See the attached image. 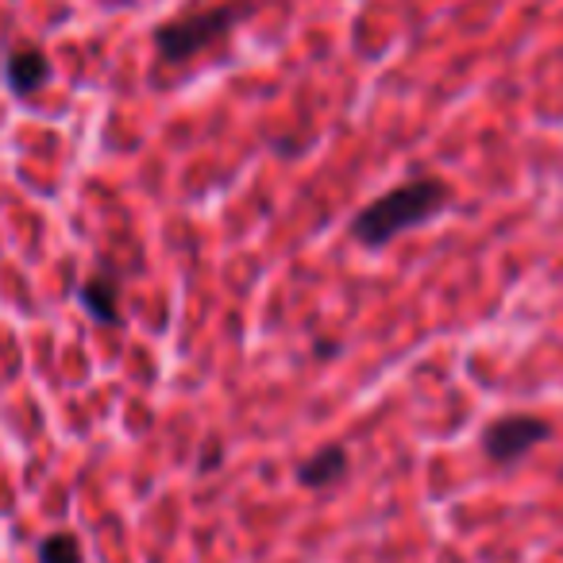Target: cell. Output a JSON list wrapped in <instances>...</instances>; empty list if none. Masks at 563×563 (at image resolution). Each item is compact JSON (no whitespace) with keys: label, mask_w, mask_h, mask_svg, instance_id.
Returning a JSON list of instances; mask_svg holds the SVG:
<instances>
[{"label":"cell","mask_w":563,"mask_h":563,"mask_svg":"<svg viewBox=\"0 0 563 563\" xmlns=\"http://www.w3.org/2000/svg\"><path fill=\"white\" fill-rule=\"evenodd\" d=\"M347 475V452L340 444H329L321 452H313L306 463L298 467V478L306 486H332Z\"/></svg>","instance_id":"8992f818"},{"label":"cell","mask_w":563,"mask_h":563,"mask_svg":"<svg viewBox=\"0 0 563 563\" xmlns=\"http://www.w3.org/2000/svg\"><path fill=\"white\" fill-rule=\"evenodd\" d=\"M448 205V186L437 178H413L394 186L390 194L375 197L360 217L352 220V235L367 247H383V243L398 240L401 232L424 224Z\"/></svg>","instance_id":"6da1fadb"},{"label":"cell","mask_w":563,"mask_h":563,"mask_svg":"<svg viewBox=\"0 0 563 563\" xmlns=\"http://www.w3.org/2000/svg\"><path fill=\"white\" fill-rule=\"evenodd\" d=\"M251 12H255V4H247V0H240V4H220V9H205V12H189V16H178L158 27L155 47L166 63L178 66V63H186V58H194L197 51L220 43L235 24H243Z\"/></svg>","instance_id":"7a4b0ae2"},{"label":"cell","mask_w":563,"mask_h":563,"mask_svg":"<svg viewBox=\"0 0 563 563\" xmlns=\"http://www.w3.org/2000/svg\"><path fill=\"white\" fill-rule=\"evenodd\" d=\"M4 81L16 97H32L40 93L51 81V58L40 47H20L4 58Z\"/></svg>","instance_id":"277c9868"},{"label":"cell","mask_w":563,"mask_h":563,"mask_svg":"<svg viewBox=\"0 0 563 563\" xmlns=\"http://www.w3.org/2000/svg\"><path fill=\"white\" fill-rule=\"evenodd\" d=\"M548 421H540V417H529V413H514V417H498V421L486 429L483 437V448L486 455H490L494 463H517L525 452H532V448L540 444V440H548Z\"/></svg>","instance_id":"3957f363"},{"label":"cell","mask_w":563,"mask_h":563,"mask_svg":"<svg viewBox=\"0 0 563 563\" xmlns=\"http://www.w3.org/2000/svg\"><path fill=\"white\" fill-rule=\"evenodd\" d=\"M81 306L89 309V317L101 324H117L120 321V286L117 278H109V274H97V278H89L86 286H81Z\"/></svg>","instance_id":"5b68a950"},{"label":"cell","mask_w":563,"mask_h":563,"mask_svg":"<svg viewBox=\"0 0 563 563\" xmlns=\"http://www.w3.org/2000/svg\"><path fill=\"white\" fill-rule=\"evenodd\" d=\"M40 563H81V540L74 532H55L40 544Z\"/></svg>","instance_id":"52a82bcc"}]
</instances>
